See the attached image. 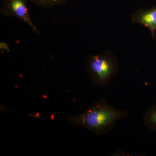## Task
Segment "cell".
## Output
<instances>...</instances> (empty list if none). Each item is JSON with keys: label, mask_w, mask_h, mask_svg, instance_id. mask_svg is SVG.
I'll return each mask as SVG.
<instances>
[{"label": "cell", "mask_w": 156, "mask_h": 156, "mask_svg": "<svg viewBox=\"0 0 156 156\" xmlns=\"http://www.w3.org/2000/svg\"><path fill=\"white\" fill-rule=\"evenodd\" d=\"M143 121L149 131H156V104L147 111L144 116Z\"/></svg>", "instance_id": "5b68a950"}, {"label": "cell", "mask_w": 156, "mask_h": 156, "mask_svg": "<svg viewBox=\"0 0 156 156\" xmlns=\"http://www.w3.org/2000/svg\"><path fill=\"white\" fill-rule=\"evenodd\" d=\"M119 71L116 57L110 51L91 56L88 64V72L92 83L104 89L112 77Z\"/></svg>", "instance_id": "7a4b0ae2"}, {"label": "cell", "mask_w": 156, "mask_h": 156, "mask_svg": "<svg viewBox=\"0 0 156 156\" xmlns=\"http://www.w3.org/2000/svg\"><path fill=\"white\" fill-rule=\"evenodd\" d=\"M131 18L132 23H140L148 29L156 41V6L147 10L139 9L131 15Z\"/></svg>", "instance_id": "3957f363"}, {"label": "cell", "mask_w": 156, "mask_h": 156, "mask_svg": "<svg viewBox=\"0 0 156 156\" xmlns=\"http://www.w3.org/2000/svg\"><path fill=\"white\" fill-rule=\"evenodd\" d=\"M4 6L11 14L27 23L34 30H37L29 15L27 0H5Z\"/></svg>", "instance_id": "277c9868"}, {"label": "cell", "mask_w": 156, "mask_h": 156, "mask_svg": "<svg viewBox=\"0 0 156 156\" xmlns=\"http://www.w3.org/2000/svg\"><path fill=\"white\" fill-rule=\"evenodd\" d=\"M34 2L43 5H54L64 3L66 0H30Z\"/></svg>", "instance_id": "8992f818"}, {"label": "cell", "mask_w": 156, "mask_h": 156, "mask_svg": "<svg viewBox=\"0 0 156 156\" xmlns=\"http://www.w3.org/2000/svg\"><path fill=\"white\" fill-rule=\"evenodd\" d=\"M128 116L127 112L118 110L109 105L104 97L82 114L70 117L68 120L74 126H83L101 135L112 130L117 121Z\"/></svg>", "instance_id": "6da1fadb"}]
</instances>
